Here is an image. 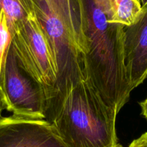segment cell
Here are the masks:
<instances>
[{"label":"cell","mask_w":147,"mask_h":147,"mask_svg":"<svg viewBox=\"0 0 147 147\" xmlns=\"http://www.w3.org/2000/svg\"><path fill=\"white\" fill-rule=\"evenodd\" d=\"M86 75L103 101L120 112L132 88L124 63L122 24L107 20L98 0H70Z\"/></svg>","instance_id":"cell-1"},{"label":"cell","mask_w":147,"mask_h":147,"mask_svg":"<svg viewBox=\"0 0 147 147\" xmlns=\"http://www.w3.org/2000/svg\"><path fill=\"white\" fill-rule=\"evenodd\" d=\"M116 111L107 105L84 71L46 98V120L66 147H113L118 143Z\"/></svg>","instance_id":"cell-2"},{"label":"cell","mask_w":147,"mask_h":147,"mask_svg":"<svg viewBox=\"0 0 147 147\" xmlns=\"http://www.w3.org/2000/svg\"><path fill=\"white\" fill-rule=\"evenodd\" d=\"M12 34L11 47L19 63L44 88L47 97L57 82V66L43 29L34 14Z\"/></svg>","instance_id":"cell-3"},{"label":"cell","mask_w":147,"mask_h":147,"mask_svg":"<svg viewBox=\"0 0 147 147\" xmlns=\"http://www.w3.org/2000/svg\"><path fill=\"white\" fill-rule=\"evenodd\" d=\"M0 99L12 115L46 119L45 90L22 67L10 47L0 82Z\"/></svg>","instance_id":"cell-4"},{"label":"cell","mask_w":147,"mask_h":147,"mask_svg":"<svg viewBox=\"0 0 147 147\" xmlns=\"http://www.w3.org/2000/svg\"><path fill=\"white\" fill-rule=\"evenodd\" d=\"M32 5L57 66L56 88L67 80L76 78L84 71L80 50L46 0H32Z\"/></svg>","instance_id":"cell-5"},{"label":"cell","mask_w":147,"mask_h":147,"mask_svg":"<svg viewBox=\"0 0 147 147\" xmlns=\"http://www.w3.org/2000/svg\"><path fill=\"white\" fill-rule=\"evenodd\" d=\"M0 147H66L46 119L12 114L0 118Z\"/></svg>","instance_id":"cell-6"},{"label":"cell","mask_w":147,"mask_h":147,"mask_svg":"<svg viewBox=\"0 0 147 147\" xmlns=\"http://www.w3.org/2000/svg\"><path fill=\"white\" fill-rule=\"evenodd\" d=\"M124 63L132 90L147 77V2L136 20L124 30Z\"/></svg>","instance_id":"cell-7"},{"label":"cell","mask_w":147,"mask_h":147,"mask_svg":"<svg viewBox=\"0 0 147 147\" xmlns=\"http://www.w3.org/2000/svg\"><path fill=\"white\" fill-rule=\"evenodd\" d=\"M107 20L112 24L131 25L141 9L139 0H98Z\"/></svg>","instance_id":"cell-8"},{"label":"cell","mask_w":147,"mask_h":147,"mask_svg":"<svg viewBox=\"0 0 147 147\" xmlns=\"http://www.w3.org/2000/svg\"><path fill=\"white\" fill-rule=\"evenodd\" d=\"M0 9L5 14L12 32L21 27L27 18L34 14L32 0H0Z\"/></svg>","instance_id":"cell-9"},{"label":"cell","mask_w":147,"mask_h":147,"mask_svg":"<svg viewBox=\"0 0 147 147\" xmlns=\"http://www.w3.org/2000/svg\"><path fill=\"white\" fill-rule=\"evenodd\" d=\"M12 40V34L5 14L1 10L0 17V82L4 71L7 55L11 47Z\"/></svg>","instance_id":"cell-10"},{"label":"cell","mask_w":147,"mask_h":147,"mask_svg":"<svg viewBox=\"0 0 147 147\" xmlns=\"http://www.w3.org/2000/svg\"><path fill=\"white\" fill-rule=\"evenodd\" d=\"M128 147H147V132L133 141Z\"/></svg>","instance_id":"cell-11"},{"label":"cell","mask_w":147,"mask_h":147,"mask_svg":"<svg viewBox=\"0 0 147 147\" xmlns=\"http://www.w3.org/2000/svg\"><path fill=\"white\" fill-rule=\"evenodd\" d=\"M140 106L141 109V114L147 120V98L140 103Z\"/></svg>","instance_id":"cell-12"},{"label":"cell","mask_w":147,"mask_h":147,"mask_svg":"<svg viewBox=\"0 0 147 147\" xmlns=\"http://www.w3.org/2000/svg\"><path fill=\"white\" fill-rule=\"evenodd\" d=\"M4 106H3L2 102H1V99H0V118H1V116H2L1 113H2V111H3V110H4Z\"/></svg>","instance_id":"cell-13"},{"label":"cell","mask_w":147,"mask_h":147,"mask_svg":"<svg viewBox=\"0 0 147 147\" xmlns=\"http://www.w3.org/2000/svg\"><path fill=\"white\" fill-rule=\"evenodd\" d=\"M139 1L141 4V5H144V4H146L147 2V0H139Z\"/></svg>","instance_id":"cell-14"},{"label":"cell","mask_w":147,"mask_h":147,"mask_svg":"<svg viewBox=\"0 0 147 147\" xmlns=\"http://www.w3.org/2000/svg\"><path fill=\"white\" fill-rule=\"evenodd\" d=\"M113 147H123V146H122L121 144H117L116 146H113Z\"/></svg>","instance_id":"cell-15"},{"label":"cell","mask_w":147,"mask_h":147,"mask_svg":"<svg viewBox=\"0 0 147 147\" xmlns=\"http://www.w3.org/2000/svg\"><path fill=\"white\" fill-rule=\"evenodd\" d=\"M1 9H0V17H1Z\"/></svg>","instance_id":"cell-16"}]
</instances>
